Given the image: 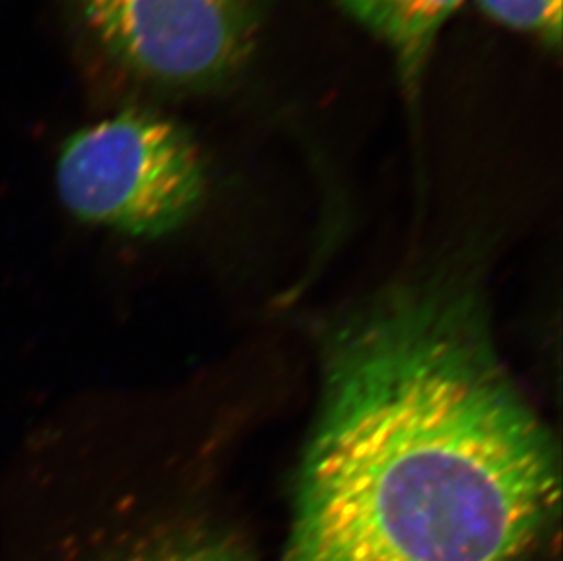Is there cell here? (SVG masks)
Instances as JSON below:
<instances>
[{"label": "cell", "instance_id": "cell-1", "mask_svg": "<svg viewBox=\"0 0 563 561\" xmlns=\"http://www.w3.org/2000/svg\"><path fill=\"white\" fill-rule=\"evenodd\" d=\"M559 493L473 297H399L332 352L287 561H521Z\"/></svg>", "mask_w": 563, "mask_h": 561}, {"label": "cell", "instance_id": "cell-2", "mask_svg": "<svg viewBox=\"0 0 563 561\" xmlns=\"http://www.w3.org/2000/svg\"><path fill=\"white\" fill-rule=\"evenodd\" d=\"M55 179L64 207L82 223L159 238L196 212L205 166L176 122L132 110L71 135Z\"/></svg>", "mask_w": 563, "mask_h": 561}, {"label": "cell", "instance_id": "cell-3", "mask_svg": "<svg viewBox=\"0 0 563 561\" xmlns=\"http://www.w3.org/2000/svg\"><path fill=\"white\" fill-rule=\"evenodd\" d=\"M86 21L124 63L166 82L229 74L251 52V0H79Z\"/></svg>", "mask_w": 563, "mask_h": 561}, {"label": "cell", "instance_id": "cell-4", "mask_svg": "<svg viewBox=\"0 0 563 561\" xmlns=\"http://www.w3.org/2000/svg\"><path fill=\"white\" fill-rule=\"evenodd\" d=\"M357 21L385 38L407 80L420 75L441 26L462 0H340Z\"/></svg>", "mask_w": 563, "mask_h": 561}, {"label": "cell", "instance_id": "cell-5", "mask_svg": "<svg viewBox=\"0 0 563 561\" xmlns=\"http://www.w3.org/2000/svg\"><path fill=\"white\" fill-rule=\"evenodd\" d=\"M108 561H249L238 549L208 536L170 535L143 541Z\"/></svg>", "mask_w": 563, "mask_h": 561}, {"label": "cell", "instance_id": "cell-6", "mask_svg": "<svg viewBox=\"0 0 563 561\" xmlns=\"http://www.w3.org/2000/svg\"><path fill=\"white\" fill-rule=\"evenodd\" d=\"M493 19L520 32L534 33L545 43L562 41V0H479Z\"/></svg>", "mask_w": 563, "mask_h": 561}]
</instances>
